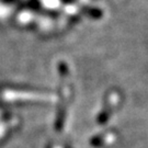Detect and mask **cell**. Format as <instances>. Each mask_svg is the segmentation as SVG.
<instances>
[]
</instances>
